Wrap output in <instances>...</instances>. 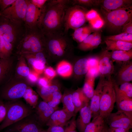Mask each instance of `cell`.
<instances>
[{
    "label": "cell",
    "instance_id": "13",
    "mask_svg": "<svg viewBox=\"0 0 132 132\" xmlns=\"http://www.w3.org/2000/svg\"><path fill=\"white\" fill-rule=\"evenodd\" d=\"M42 9H39L29 0L26 13L24 25L26 27L38 26Z\"/></svg>",
    "mask_w": 132,
    "mask_h": 132
},
{
    "label": "cell",
    "instance_id": "45",
    "mask_svg": "<svg viewBox=\"0 0 132 132\" xmlns=\"http://www.w3.org/2000/svg\"><path fill=\"white\" fill-rule=\"evenodd\" d=\"M38 99L37 96L33 94L26 102L33 109L35 108L38 102Z\"/></svg>",
    "mask_w": 132,
    "mask_h": 132
},
{
    "label": "cell",
    "instance_id": "14",
    "mask_svg": "<svg viewBox=\"0 0 132 132\" xmlns=\"http://www.w3.org/2000/svg\"><path fill=\"white\" fill-rule=\"evenodd\" d=\"M105 79L103 76L100 75L93 96L90 99V107L92 112V118L99 115V105Z\"/></svg>",
    "mask_w": 132,
    "mask_h": 132
},
{
    "label": "cell",
    "instance_id": "25",
    "mask_svg": "<svg viewBox=\"0 0 132 132\" xmlns=\"http://www.w3.org/2000/svg\"><path fill=\"white\" fill-rule=\"evenodd\" d=\"M74 30L72 34V38L79 43L82 42L92 32H94L89 25L80 27Z\"/></svg>",
    "mask_w": 132,
    "mask_h": 132
},
{
    "label": "cell",
    "instance_id": "52",
    "mask_svg": "<svg viewBox=\"0 0 132 132\" xmlns=\"http://www.w3.org/2000/svg\"><path fill=\"white\" fill-rule=\"evenodd\" d=\"M63 96L59 91L54 92L45 101L47 102L52 99H56L62 100Z\"/></svg>",
    "mask_w": 132,
    "mask_h": 132
},
{
    "label": "cell",
    "instance_id": "15",
    "mask_svg": "<svg viewBox=\"0 0 132 132\" xmlns=\"http://www.w3.org/2000/svg\"><path fill=\"white\" fill-rule=\"evenodd\" d=\"M27 89L25 83H19L5 89L2 93L3 98L6 100L12 101L21 98Z\"/></svg>",
    "mask_w": 132,
    "mask_h": 132
},
{
    "label": "cell",
    "instance_id": "23",
    "mask_svg": "<svg viewBox=\"0 0 132 132\" xmlns=\"http://www.w3.org/2000/svg\"><path fill=\"white\" fill-rule=\"evenodd\" d=\"M106 49L108 51L128 50L132 49V43L105 40Z\"/></svg>",
    "mask_w": 132,
    "mask_h": 132
},
{
    "label": "cell",
    "instance_id": "33",
    "mask_svg": "<svg viewBox=\"0 0 132 132\" xmlns=\"http://www.w3.org/2000/svg\"><path fill=\"white\" fill-rule=\"evenodd\" d=\"M59 88L56 85L51 84L44 87H41L39 93L44 101H45L55 92L59 91Z\"/></svg>",
    "mask_w": 132,
    "mask_h": 132
},
{
    "label": "cell",
    "instance_id": "35",
    "mask_svg": "<svg viewBox=\"0 0 132 132\" xmlns=\"http://www.w3.org/2000/svg\"><path fill=\"white\" fill-rule=\"evenodd\" d=\"M106 40L121 41L132 43V34L121 33L118 34L107 36Z\"/></svg>",
    "mask_w": 132,
    "mask_h": 132
},
{
    "label": "cell",
    "instance_id": "32",
    "mask_svg": "<svg viewBox=\"0 0 132 132\" xmlns=\"http://www.w3.org/2000/svg\"><path fill=\"white\" fill-rule=\"evenodd\" d=\"M89 67L87 73L95 76L100 75L99 69V57H92L88 58Z\"/></svg>",
    "mask_w": 132,
    "mask_h": 132
},
{
    "label": "cell",
    "instance_id": "53",
    "mask_svg": "<svg viewBox=\"0 0 132 132\" xmlns=\"http://www.w3.org/2000/svg\"><path fill=\"white\" fill-rule=\"evenodd\" d=\"M41 51L35 53V58L36 59L41 62L45 64L46 62V59L44 54Z\"/></svg>",
    "mask_w": 132,
    "mask_h": 132
},
{
    "label": "cell",
    "instance_id": "16",
    "mask_svg": "<svg viewBox=\"0 0 132 132\" xmlns=\"http://www.w3.org/2000/svg\"><path fill=\"white\" fill-rule=\"evenodd\" d=\"M34 110L38 121L42 125L46 124L53 113L57 110L49 106L44 101L38 102Z\"/></svg>",
    "mask_w": 132,
    "mask_h": 132
},
{
    "label": "cell",
    "instance_id": "48",
    "mask_svg": "<svg viewBox=\"0 0 132 132\" xmlns=\"http://www.w3.org/2000/svg\"><path fill=\"white\" fill-rule=\"evenodd\" d=\"M62 100L56 99H52L46 102L52 107L57 109L58 106Z\"/></svg>",
    "mask_w": 132,
    "mask_h": 132
},
{
    "label": "cell",
    "instance_id": "51",
    "mask_svg": "<svg viewBox=\"0 0 132 132\" xmlns=\"http://www.w3.org/2000/svg\"><path fill=\"white\" fill-rule=\"evenodd\" d=\"M45 73L48 77L50 79H53L56 75L55 71L51 67L46 68L45 70Z\"/></svg>",
    "mask_w": 132,
    "mask_h": 132
},
{
    "label": "cell",
    "instance_id": "26",
    "mask_svg": "<svg viewBox=\"0 0 132 132\" xmlns=\"http://www.w3.org/2000/svg\"><path fill=\"white\" fill-rule=\"evenodd\" d=\"M105 122L104 119L99 115L93 118L85 128L84 132H100Z\"/></svg>",
    "mask_w": 132,
    "mask_h": 132
},
{
    "label": "cell",
    "instance_id": "4",
    "mask_svg": "<svg viewBox=\"0 0 132 132\" xmlns=\"http://www.w3.org/2000/svg\"><path fill=\"white\" fill-rule=\"evenodd\" d=\"M6 115L0 125V131L33 112L34 110L29 105L21 101H9Z\"/></svg>",
    "mask_w": 132,
    "mask_h": 132
},
{
    "label": "cell",
    "instance_id": "42",
    "mask_svg": "<svg viewBox=\"0 0 132 132\" xmlns=\"http://www.w3.org/2000/svg\"><path fill=\"white\" fill-rule=\"evenodd\" d=\"M7 110L6 103L1 101L0 103V123L2 122L5 118Z\"/></svg>",
    "mask_w": 132,
    "mask_h": 132
},
{
    "label": "cell",
    "instance_id": "61",
    "mask_svg": "<svg viewBox=\"0 0 132 132\" xmlns=\"http://www.w3.org/2000/svg\"><path fill=\"white\" fill-rule=\"evenodd\" d=\"M1 14L0 12V17H1Z\"/></svg>",
    "mask_w": 132,
    "mask_h": 132
},
{
    "label": "cell",
    "instance_id": "1",
    "mask_svg": "<svg viewBox=\"0 0 132 132\" xmlns=\"http://www.w3.org/2000/svg\"><path fill=\"white\" fill-rule=\"evenodd\" d=\"M71 1L70 0H48L42 9L38 25L44 35L64 33L65 11Z\"/></svg>",
    "mask_w": 132,
    "mask_h": 132
},
{
    "label": "cell",
    "instance_id": "9",
    "mask_svg": "<svg viewBox=\"0 0 132 132\" xmlns=\"http://www.w3.org/2000/svg\"><path fill=\"white\" fill-rule=\"evenodd\" d=\"M29 0H16L2 12L1 16L18 24H24L25 17Z\"/></svg>",
    "mask_w": 132,
    "mask_h": 132
},
{
    "label": "cell",
    "instance_id": "49",
    "mask_svg": "<svg viewBox=\"0 0 132 132\" xmlns=\"http://www.w3.org/2000/svg\"><path fill=\"white\" fill-rule=\"evenodd\" d=\"M121 33H125L132 34V20L124 26L122 30Z\"/></svg>",
    "mask_w": 132,
    "mask_h": 132
},
{
    "label": "cell",
    "instance_id": "11",
    "mask_svg": "<svg viewBox=\"0 0 132 132\" xmlns=\"http://www.w3.org/2000/svg\"><path fill=\"white\" fill-rule=\"evenodd\" d=\"M109 127L121 128L130 130L132 128V120L123 112L118 110L111 113L105 119Z\"/></svg>",
    "mask_w": 132,
    "mask_h": 132
},
{
    "label": "cell",
    "instance_id": "44",
    "mask_svg": "<svg viewBox=\"0 0 132 132\" xmlns=\"http://www.w3.org/2000/svg\"><path fill=\"white\" fill-rule=\"evenodd\" d=\"M16 0H0V10L2 12L10 6Z\"/></svg>",
    "mask_w": 132,
    "mask_h": 132
},
{
    "label": "cell",
    "instance_id": "38",
    "mask_svg": "<svg viewBox=\"0 0 132 132\" xmlns=\"http://www.w3.org/2000/svg\"><path fill=\"white\" fill-rule=\"evenodd\" d=\"M101 34L98 31L89 45L85 51L91 50L97 48L101 43Z\"/></svg>",
    "mask_w": 132,
    "mask_h": 132
},
{
    "label": "cell",
    "instance_id": "31",
    "mask_svg": "<svg viewBox=\"0 0 132 132\" xmlns=\"http://www.w3.org/2000/svg\"><path fill=\"white\" fill-rule=\"evenodd\" d=\"M57 71L58 73L60 76L63 77H68L72 74V66L68 62L63 61L58 64Z\"/></svg>",
    "mask_w": 132,
    "mask_h": 132
},
{
    "label": "cell",
    "instance_id": "50",
    "mask_svg": "<svg viewBox=\"0 0 132 132\" xmlns=\"http://www.w3.org/2000/svg\"><path fill=\"white\" fill-rule=\"evenodd\" d=\"M48 0H31V2L40 9H42Z\"/></svg>",
    "mask_w": 132,
    "mask_h": 132
},
{
    "label": "cell",
    "instance_id": "5",
    "mask_svg": "<svg viewBox=\"0 0 132 132\" xmlns=\"http://www.w3.org/2000/svg\"><path fill=\"white\" fill-rule=\"evenodd\" d=\"M88 11L86 7L82 6L69 5L65 13L64 33L67 34L69 29L74 30L83 26L87 21L86 15Z\"/></svg>",
    "mask_w": 132,
    "mask_h": 132
},
{
    "label": "cell",
    "instance_id": "37",
    "mask_svg": "<svg viewBox=\"0 0 132 132\" xmlns=\"http://www.w3.org/2000/svg\"><path fill=\"white\" fill-rule=\"evenodd\" d=\"M89 22V25L94 32L98 31L101 28L105 23L104 21L100 15L95 19Z\"/></svg>",
    "mask_w": 132,
    "mask_h": 132
},
{
    "label": "cell",
    "instance_id": "2",
    "mask_svg": "<svg viewBox=\"0 0 132 132\" xmlns=\"http://www.w3.org/2000/svg\"><path fill=\"white\" fill-rule=\"evenodd\" d=\"M25 32L19 43L20 52L35 53L42 51L45 45V36L38 26L26 27Z\"/></svg>",
    "mask_w": 132,
    "mask_h": 132
},
{
    "label": "cell",
    "instance_id": "43",
    "mask_svg": "<svg viewBox=\"0 0 132 132\" xmlns=\"http://www.w3.org/2000/svg\"><path fill=\"white\" fill-rule=\"evenodd\" d=\"M99 15L96 11L92 9L87 12L86 18L87 21L89 22L95 19Z\"/></svg>",
    "mask_w": 132,
    "mask_h": 132
},
{
    "label": "cell",
    "instance_id": "6",
    "mask_svg": "<svg viewBox=\"0 0 132 132\" xmlns=\"http://www.w3.org/2000/svg\"><path fill=\"white\" fill-rule=\"evenodd\" d=\"M116 98L114 80L109 76L105 79L99 105V115L104 119L112 112Z\"/></svg>",
    "mask_w": 132,
    "mask_h": 132
},
{
    "label": "cell",
    "instance_id": "47",
    "mask_svg": "<svg viewBox=\"0 0 132 132\" xmlns=\"http://www.w3.org/2000/svg\"><path fill=\"white\" fill-rule=\"evenodd\" d=\"M18 74L22 76L25 77L29 74V68L25 66L19 67L17 69Z\"/></svg>",
    "mask_w": 132,
    "mask_h": 132
},
{
    "label": "cell",
    "instance_id": "63",
    "mask_svg": "<svg viewBox=\"0 0 132 132\" xmlns=\"http://www.w3.org/2000/svg\"><path fill=\"white\" fill-rule=\"evenodd\" d=\"M1 102V101H0V102Z\"/></svg>",
    "mask_w": 132,
    "mask_h": 132
},
{
    "label": "cell",
    "instance_id": "17",
    "mask_svg": "<svg viewBox=\"0 0 132 132\" xmlns=\"http://www.w3.org/2000/svg\"><path fill=\"white\" fill-rule=\"evenodd\" d=\"M79 112V115L76 119L77 128L79 132H84L85 128L90 122L93 117L89 103L81 108Z\"/></svg>",
    "mask_w": 132,
    "mask_h": 132
},
{
    "label": "cell",
    "instance_id": "40",
    "mask_svg": "<svg viewBox=\"0 0 132 132\" xmlns=\"http://www.w3.org/2000/svg\"><path fill=\"white\" fill-rule=\"evenodd\" d=\"M65 126V132H77L76 124V115L73 116Z\"/></svg>",
    "mask_w": 132,
    "mask_h": 132
},
{
    "label": "cell",
    "instance_id": "39",
    "mask_svg": "<svg viewBox=\"0 0 132 132\" xmlns=\"http://www.w3.org/2000/svg\"><path fill=\"white\" fill-rule=\"evenodd\" d=\"M98 31H95L90 34L82 42L79 43L78 47L81 50L85 51L86 50L91 42Z\"/></svg>",
    "mask_w": 132,
    "mask_h": 132
},
{
    "label": "cell",
    "instance_id": "18",
    "mask_svg": "<svg viewBox=\"0 0 132 132\" xmlns=\"http://www.w3.org/2000/svg\"><path fill=\"white\" fill-rule=\"evenodd\" d=\"M101 8L107 11H112L121 9H132V0H101Z\"/></svg>",
    "mask_w": 132,
    "mask_h": 132
},
{
    "label": "cell",
    "instance_id": "56",
    "mask_svg": "<svg viewBox=\"0 0 132 132\" xmlns=\"http://www.w3.org/2000/svg\"><path fill=\"white\" fill-rule=\"evenodd\" d=\"M2 60L0 61V81L3 76L4 70L5 69V63Z\"/></svg>",
    "mask_w": 132,
    "mask_h": 132
},
{
    "label": "cell",
    "instance_id": "27",
    "mask_svg": "<svg viewBox=\"0 0 132 132\" xmlns=\"http://www.w3.org/2000/svg\"><path fill=\"white\" fill-rule=\"evenodd\" d=\"M111 56L113 62L120 63L127 62L132 58V49L112 51L111 52Z\"/></svg>",
    "mask_w": 132,
    "mask_h": 132
},
{
    "label": "cell",
    "instance_id": "46",
    "mask_svg": "<svg viewBox=\"0 0 132 132\" xmlns=\"http://www.w3.org/2000/svg\"><path fill=\"white\" fill-rule=\"evenodd\" d=\"M65 126L59 125L50 126L48 127L46 131L48 132H65Z\"/></svg>",
    "mask_w": 132,
    "mask_h": 132
},
{
    "label": "cell",
    "instance_id": "8",
    "mask_svg": "<svg viewBox=\"0 0 132 132\" xmlns=\"http://www.w3.org/2000/svg\"><path fill=\"white\" fill-rule=\"evenodd\" d=\"M24 24H19L13 22L0 17V36L12 44L19 43L26 31Z\"/></svg>",
    "mask_w": 132,
    "mask_h": 132
},
{
    "label": "cell",
    "instance_id": "55",
    "mask_svg": "<svg viewBox=\"0 0 132 132\" xmlns=\"http://www.w3.org/2000/svg\"><path fill=\"white\" fill-rule=\"evenodd\" d=\"M33 94V91L31 89L27 88L22 97L26 101Z\"/></svg>",
    "mask_w": 132,
    "mask_h": 132
},
{
    "label": "cell",
    "instance_id": "29",
    "mask_svg": "<svg viewBox=\"0 0 132 132\" xmlns=\"http://www.w3.org/2000/svg\"><path fill=\"white\" fill-rule=\"evenodd\" d=\"M63 104V109L70 118L76 115L75 109L72 99V94L66 93L63 96L61 101Z\"/></svg>",
    "mask_w": 132,
    "mask_h": 132
},
{
    "label": "cell",
    "instance_id": "57",
    "mask_svg": "<svg viewBox=\"0 0 132 132\" xmlns=\"http://www.w3.org/2000/svg\"><path fill=\"white\" fill-rule=\"evenodd\" d=\"M39 84L41 87H45L51 84L48 80L44 78H41L39 81Z\"/></svg>",
    "mask_w": 132,
    "mask_h": 132
},
{
    "label": "cell",
    "instance_id": "60",
    "mask_svg": "<svg viewBox=\"0 0 132 132\" xmlns=\"http://www.w3.org/2000/svg\"><path fill=\"white\" fill-rule=\"evenodd\" d=\"M39 132H47V131H45V130H43Z\"/></svg>",
    "mask_w": 132,
    "mask_h": 132
},
{
    "label": "cell",
    "instance_id": "21",
    "mask_svg": "<svg viewBox=\"0 0 132 132\" xmlns=\"http://www.w3.org/2000/svg\"><path fill=\"white\" fill-rule=\"evenodd\" d=\"M72 99L76 115L81 108L89 103L90 100L84 93L82 88H78L73 93Z\"/></svg>",
    "mask_w": 132,
    "mask_h": 132
},
{
    "label": "cell",
    "instance_id": "41",
    "mask_svg": "<svg viewBox=\"0 0 132 132\" xmlns=\"http://www.w3.org/2000/svg\"><path fill=\"white\" fill-rule=\"evenodd\" d=\"M28 61L30 64L33 65L34 68L38 70H42L44 68V64L37 60L35 58H30Z\"/></svg>",
    "mask_w": 132,
    "mask_h": 132
},
{
    "label": "cell",
    "instance_id": "59",
    "mask_svg": "<svg viewBox=\"0 0 132 132\" xmlns=\"http://www.w3.org/2000/svg\"><path fill=\"white\" fill-rule=\"evenodd\" d=\"M108 127L105 122L104 126L100 132H108Z\"/></svg>",
    "mask_w": 132,
    "mask_h": 132
},
{
    "label": "cell",
    "instance_id": "10",
    "mask_svg": "<svg viewBox=\"0 0 132 132\" xmlns=\"http://www.w3.org/2000/svg\"><path fill=\"white\" fill-rule=\"evenodd\" d=\"M34 111L7 127V132H39L43 130Z\"/></svg>",
    "mask_w": 132,
    "mask_h": 132
},
{
    "label": "cell",
    "instance_id": "36",
    "mask_svg": "<svg viewBox=\"0 0 132 132\" xmlns=\"http://www.w3.org/2000/svg\"><path fill=\"white\" fill-rule=\"evenodd\" d=\"M100 1L98 0H71V4L78 5L86 7H91L99 5Z\"/></svg>",
    "mask_w": 132,
    "mask_h": 132
},
{
    "label": "cell",
    "instance_id": "30",
    "mask_svg": "<svg viewBox=\"0 0 132 132\" xmlns=\"http://www.w3.org/2000/svg\"><path fill=\"white\" fill-rule=\"evenodd\" d=\"M88 67V58H81L76 63L74 67V72L77 75H82L87 73Z\"/></svg>",
    "mask_w": 132,
    "mask_h": 132
},
{
    "label": "cell",
    "instance_id": "12",
    "mask_svg": "<svg viewBox=\"0 0 132 132\" xmlns=\"http://www.w3.org/2000/svg\"><path fill=\"white\" fill-rule=\"evenodd\" d=\"M111 54V52L106 49L99 57V69L100 76L107 77L111 76L113 73L114 66Z\"/></svg>",
    "mask_w": 132,
    "mask_h": 132
},
{
    "label": "cell",
    "instance_id": "58",
    "mask_svg": "<svg viewBox=\"0 0 132 132\" xmlns=\"http://www.w3.org/2000/svg\"><path fill=\"white\" fill-rule=\"evenodd\" d=\"M28 77L33 82H35L37 80V78L36 76L32 74H29Z\"/></svg>",
    "mask_w": 132,
    "mask_h": 132
},
{
    "label": "cell",
    "instance_id": "34",
    "mask_svg": "<svg viewBox=\"0 0 132 132\" xmlns=\"http://www.w3.org/2000/svg\"><path fill=\"white\" fill-rule=\"evenodd\" d=\"M12 44L0 36V56L4 57L11 52Z\"/></svg>",
    "mask_w": 132,
    "mask_h": 132
},
{
    "label": "cell",
    "instance_id": "19",
    "mask_svg": "<svg viewBox=\"0 0 132 132\" xmlns=\"http://www.w3.org/2000/svg\"><path fill=\"white\" fill-rule=\"evenodd\" d=\"M121 66L117 74V84L130 82L132 80V62L130 61L120 63Z\"/></svg>",
    "mask_w": 132,
    "mask_h": 132
},
{
    "label": "cell",
    "instance_id": "24",
    "mask_svg": "<svg viewBox=\"0 0 132 132\" xmlns=\"http://www.w3.org/2000/svg\"><path fill=\"white\" fill-rule=\"evenodd\" d=\"M114 80L116 96L132 99V83L130 82H127L118 85Z\"/></svg>",
    "mask_w": 132,
    "mask_h": 132
},
{
    "label": "cell",
    "instance_id": "62",
    "mask_svg": "<svg viewBox=\"0 0 132 132\" xmlns=\"http://www.w3.org/2000/svg\"><path fill=\"white\" fill-rule=\"evenodd\" d=\"M6 132V131H5V132Z\"/></svg>",
    "mask_w": 132,
    "mask_h": 132
},
{
    "label": "cell",
    "instance_id": "28",
    "mask_svg": "<svg viewBox=\"0 0 132 132\" xmlns=\"http://www.w3.org/2000/svg\"><path fill=\"white\" fill-rule=\"evenodd\" d=\"M96 77L94 75L87 73L85 81L83 87L82 88L84 93L90 100L94 94Z\"/></svg>",
    "mask_w": 132,
    "mask_h": 132
},
{
    "label": "cell",
    "instance_id": "54",
    "mask_svg": "<svg viewBox=\"0 0 132 132\" xmlns=\"http://www.w3.org/2000/svg\"><path fill=\"white\" fill-rule=\"evenodd\" d=\"M129 129L121 128L108 127V132H129Z\"/></svg>",
    "mask_w": 132,
    "mask_h": 132
},
{
    "label": "cell",
    "instance_id": "22",
    "mask_svg": "<svg viewBox=\"0 0 132 132\" xmlns=\"http://www.w3.org/2000/svg\"><path fill=\"white\" fill-rule=\"evenodd\" d=\"M116 103L118 110L123 112L132 120V99L116 96Z\"/></svg>",
    "mask_w": 132,
    "mask_h": 132
},
{
    "label": "cell",
    "instance_id": "20",
    "mask_svg": "<svg viewBox=\"0 0 132 132\" xmlns=\"http://www.w3.org/2000/svg\"><path fill=\"white\" fill-rule=\"evenodd\" d=\"M71 119L63 109L57 110L51 115L46 125L48 127L54 125L65 126Z\"/></svg>",
    "mask_w": 132,
    "mask_h": 132
},
{
    "label": "cell",
    "instance_id": "7",
    "mask_svg": "<svg viewBox=\"0 0 132 132\" xmlns=\"http://www.w3.org/2000/svg\"><path fill=\"white\" fill-rule=\"evenodd\" d=\"M64 33L45 36V46L52 55L62 56L70 47L71 40Z\"/></svg>",
    "mask_w": 132,
    "mask_h": 132
},
{
    "label": "cell",
    "instance_id": "3",
    "mask_svg": "<svg viewBox=\"0 0 132 132\" xmlns=\"http://www.w3.org/2000/svg\"><path fill=\"white\" fill-rule=\"evenodd\" d=\"M101 11L107 28L111 32H121L124 26L132 20V9L107 11L101 8Z\"/></svg>",
    "mask_w": 132,
    "mask_h": 132
}]
</instances>
